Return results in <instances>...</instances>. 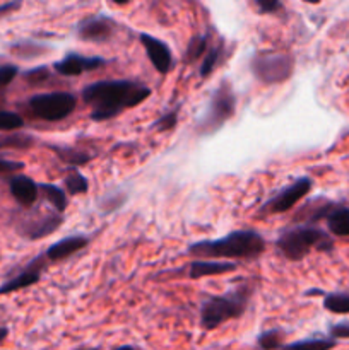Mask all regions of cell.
Here are the masks:
<instances>
[{"instance_id": "1", "label": "cell", "mask_w": 349, "mask_h": 350, "mask_svg": "<svg viewBox=\"0 0 349 350\" xmlns=\"http://www.w3.org/2000/svg\"><path fill=\"white\" fill-rule=\"evenodd\" d=\"M153 94L149 85L130 79H108L86 85L82 101L91 108L92 122H108L123 111L142 105Z\"/></svg>"}, {"instance_id": "2", "label": "cell", "mask_w": 349, "mask_h": 350, "mask_svg": "<svg viewBox=\"0 0 349 350\" xmlns=\"http://www.w3.org/2000/svg\"><path fill=\"white\" fill-rule=\"evenodd\" d=\"M266 248L267 243L259 231L236 229L222 238L192 243L187 248V253L195 260H257L266 252Z\"/></svg>"}, {"instance_id": "3", "label": "cell", "mask_w": 349, "mask_h": 350, "mask_svg": "<svg viewBox=\"0 0 349 350\" xmlns=\"http://www.w3.org/2000/svg\"><path fill=\"white\" fill-rule=\"evenodd\" d=\"M255 287L250 284H240L235 289L221 294V296H211L202 299L201 310V327L204 330L212 332L224 325L226 321L238 320L246 313L252 301Z\"/></svg>"}, {"instance_id": "4", "label": "cell", "mask_w": 349, "mask_h": 350, "mask_svg": "<svg viewBox=\"0 0 349 350\" xmlns=\"http://www.w3.org/2000/svg\"><path fill=\"white\" fill-rule=\"evenodd\" d=\"M276 248L289 262H301L311 252L331 253L334 238L317 224H294L279 232Z\"/></svg>"}, {"instance_id": "5", "label": "cell", "mask_w": 349, "mask_h": 350, "mask_svg": "<svg viewBox=\"0 0 349 350\" xmlns=\"http://www.w3.org/2000/svg\"><path fill=\"white\" fill-rule=\"evenodd\" d=\"M236 113V94L231 81L222 79L212 92L207 108L195 123V132L198 137H209L219 132L228 120Z\"/></svg>"}, {"instance_id": "6", "label": "cell", "mask_w": 349, "mask_h": 350, "mask_svg": "<svg viewBox=\"0 0 349 350\" xmlns=\"http://www.w3.org/2000/svg\"><path fill=\"white\" fill-rule=\"evenodd\" d=\"M250 70L262 84H283L293 75L294 58L284 51H257L250 58Z\"/></svg>"}, {"instance_id": "7", "label": "cell", "mask_w": 349, "mask_h": 350, "mask_svg": "<svg viewBox=\"0 0 349 350\" xmlns=\"http://www.w3.org/2000/svg\"><path fill=\"white\" fill-rule=\"evenodd\" d=\"M27 105L34 116L43 122L53 123L65 120L74 113V109L77 108V98L72 92L65 91L43 92V94L31 96Z\"/></svg>"}, {"instance_id": "8", "label": "cell", "mask_w": 349, "mask_h": 350, "mask_svg": "<svg viewBox=\"0 0 349 350\" xmlns=\"http://www.w3.org/2000/svg\"><path fill=\"white\" fill-rule=\"evenodd\" d=\"M311 188H313V180H311V178H298V180H294L293 183H289L287 187L281 188L276 195L267 198L262 204V207L259 208V215L263 217V215L283 214V212L291 211L298 202L303 200V198L310 193Z\"/></svg>"}, {"instance_id": "9", "label": "cell", "mask_w": 349, "mask_h": 350, "mask_svg": "<svg viewBox=\"0 0 349 350\" xmlns=\"http://www.w3.org/2000/svg\"><path fill=\"white\" fill-rule=\"evenodd\" d=\"M64 215L57 214V212H47V214L33 212V214H27L21 219L19 224L16 226V231L26 239L38 241V239L48 238L50 234H53L64 224Z\"/></svg>"}, {"instance_id": "10", "label": "cell", "mask_w": 349, "mask_h": 350, "mask_svg": "<svg viewBox=\"0 0 349 350\" xmlns=\"http://www.w3.org/2000/svg\"><path fill=\"white\" fill-rule=\"evenodd\" d=\"M116 31H118V24L106 14H94V16L86 17L75 27V34L86 43H108L115 38Z\"/></svg>"}, {"instance_id": "11", "label": "cell", "mask_w": 349, "mask_h": 350, "mask_svg": "<svg viewBox=\"0 0 349 350\" xmlns=\"http://www.w3.org/2000/svg\"><path fill=\"white\" fill-rule=\"evenodd\" d=\"M47 267L48 262L47 258H44L43 253L34 256L17 275H14L12 279H9L7 282H3L2 286H0V296L17 293V291L27 289V287L38 284L41 280V277H43V272L47 270Z\"/></svg>"}, {"instance_id": "12", "label": "cell", "mask_w": 349, "mask_h": 350, "mask_svg": "<svg viewBox=\"0 0 349 350\" xmlns=\"http://www.w3.org/2000/svg\"><path fill=\"white\" fill-rule=\"evenodd\" d=\"M108 62L101 57H86L81 53H67L62 60L55 62L53 70L58 75L64 77H77V75L86 74V72L98 70V68L105 67Z\"/></svg>"}, {"instance_id": "13", "label": "cell", "mask_w": 349, "mask_h": 350, "mask_svg": "<svg viewBox=\"0 0 349 350\" xmlns=\"http://www.w3.org/2000/svg\"><path fill=\"white\" fill-rule=\"evenodd\" d=\"M139 40L140 44L144 46V50H146V55L151 60V64H153V67L156 68L161 75L170 74V70L173 68L174 64L171 48L168 46L163 40L153 36V34L140 33Z\"/></svg>"}, {"instance_id": "14", "label": "cell", "mask_w": 349, "mask_h": 350, "mask_svg": "<svg viewBox=\"0 0 349 350\" xmlns=\"http://www.w3.org/2000/svg\"><path fill=\"white\" fill-rule=\"evenodd\" d=\"M89 243H91V238L84 234H72L67 236V238H62L58 241H55L53 245L48 246L43 252L44 258H47L48 265L50 263H58L62 260L70 258L75 253L82 252L84 248H88Z\"/></svg>"}, {"instance_id": "15", "label": "cell", "mask_w": 349, "mask_h": 350, "mask_svg": "<svg viewBox=\"0 0 349 350\" xmlns=\"http://www.w3.org/2000/svg\"><path fill=\"white\" fill-rule=\"evenodd\" d=\"M9 190L14 200L23 207H33L40 195V185L26 174H16L9 180Z\"/></svg>"}, {"instance_id": "16", "label": "cell", "mask_w": 349, "mask_h": 350, "mask_svg": "<svg viewBox=\"0 0 349 350\" xmlns=\"http://www.w3.org/2000/svg\"><path fill=\"white\" fill-rule=\"evenodd\" d=\"M238 265L233 262H219V260H192L188 265V279L198 280L205 277L224 275L235 272Z\"/></svg>"}, {"instance_id": "17", "label": "cell", "mask_w": 349, "mask_h": 350, "mask_svg": "<svg viewBox=\"0 0 349 350\" xmlns=\"http://www.w3.org/2000/svg\"><path fill=\"white\" fill-rule=\"evenodd\" d=\"M325 224L332 238H349V207L335 204L325 217Z\"/></svg>"}, {"instance_id": "18", "label": "cell", "mask_w": 349, "mask_h": 350, "mask_svg": "<svg viewBox=\"0 0 349 350\" xmlns=\"http://www.w3.org/2000/svg\"><path fill=\"white\" fill-rule=\"evenodd\" d=\"M224 53H226L224 40H222V38L212 40L211 44H209L207 53H205L204 58H202L201 68H198V75H201V79L211 77L212 72H214L216 68L219 67V64L224 60V57H226Z\"/></svg>"}, {"instance_id": "19", "label": "cell", "mask_w": 349, "mask_h": 350, "mask_svg": "<svg viewBox=\"0 0 349 350\" xmlns=\"http://www.w3.org/2000/svg\"><path fill=\"white\" fill-rule=\"evenodd\" d=\"M50 149L53 150L55 156H57L62 163L70 166V170L86 166V164L92 159L91 154L84 152V150L72 149V147H67V146H51Z\"/></svg>"}, {"instance_id": "20", "label": "cell", "mask_w": 349, "mask_h": 350, "mask_svg": "<svg viewBox=\"0 0 349 350\" xmlns=\"http://www.w3.org/2000/svg\"><path fill=\"white\" fill-rule=\"evenodd\" d=\"M212 41L211 31L204 34H197V36L192 38L187 44V50L183 53V62L185 64H195L197 60L204 58V55L207 53L209 44Z\"/></svg>"}, {"instance_id": "21", "label": "cell", "mask_w": 349, "mask_h": 350, "mask_svg": "<svg viewBox=\"0 0 349 350\" xmlns=\"http://www.w3.org/2000/svg\"><path fill=\"white\" fill-rule=\"evenodd\" d=\"M40 193H43L44 200L53 207L57 214H64L68 207V195L67 191L62 190L60 187L51 183H40Z\"/></svg>"}, {"instance_id": "22", "label": "cell", "mask_w": 349, "mask_h": 350, "mask_svg": "<svg viewBox=\"0 0 349 350\" xmlns=\"http://www.w3.org/2000/svg\"><path fill=\"white\" fill-rule=\"evenodd\" d=\"M337 347V340L331 337H311L284 344L281 350H332Z\"/></svg>"}, {"instance_id": "23", "label": "cell", "mask_w": 349, "mask_h": 350, "mask_svg": "<svg viewBox=\"0 0 349 350\" xmlns=\"http://www.w3.org/2000/svg\"><path fill=\"white\" fill-rule=\"evenodd\" d=\"M34 146H36V137L31 133L12 132L7 135H0V149L29 150Z\"/></svg>"}, {"instance_id": "24", "label": "cell", "mask_w": 349, "mask_h": 350, "mask_svg": "<svg viewBox=\"0 0 349 350\" xmlns=\"http://www.w3.org/2000/svg\"><path fill=\"white\" fill-rule=\"evenodd\" d=\"M64 183L67 195H86L89 190L88 178L82 173H79V170L68 171L64 178Z\"/></svg>"}, {"instance_id": "25", "label": "cell", "mask_w": 349, "mask_h": 350, "mask_svg": "<svg viewBox=\"0 0 349 350\" xmlns=\"http://www.w3.org/2000/svg\"><path fill=\"white\" fill-rule=\"evenodd\" d=\"M324 308L334 314H349V293L325 294Z\"/></svg>"}, {"instance_id": "26", "label": "cell", "mask_w": 349, "mask_h": 350, "mask_svg": "<svg viewBox=\"0 0 349 350\" xmlns=\"http://www.w3.org/2000/svg\"><path fill=\"white\" fill-rule=\"evenodd\" d=\"M284 334L279 328H270V330L262 332V334L257 337V345L262 350H281L284 345Z\"/></svg>"}, {"instance_id": "27", "label": "cell", "mask_w": 349, "mask_h": 350, "mask_svg": "<svg viewBox=\"0 0 349 350\" xmlns=\"http://www.w3.org/2000/svg\"><path fill=\"white\" fill-rule=\"evenodd\" d=\"M178 118H180V105H177L174 108H171L170 111L163 113V115H161L159 118L153 123V126H151V129L156 130V132H163V133L171 132V130L177 126Z\"/></svg>"}, {"instance_id": "28", "label": "cell", "mask_w": 349, "mask_h": 350, "mask_svg": "<svg viewBox=\"0 0 349 350\" xmlns=\"http://www.w3.org/2000/svg\"><path fill=\"white\" fill-rule=\"evenodd\" d=\"M24 125L23 116L14 111H0V132H16Z\"/></svg>"}, {"instance_id": "29", "label": "cell", "mask_w": 349, "mask_h": 350, "mask_svg": "<svg viewBox=\"0 0 349 350\" xmlns=\"http://www.w3.org/2000/svg\"><path fill=\"white\" fill-rule=\"evenodd\" d=\"M24 167H26V164L21 163V161H10V159H2V157H0V178L16 176V174H19Z\"/></svg>"}, {"instance_id": "30", "label": "cell", "mask_w": 349, "mask_h": 350, "mask_svg": "<svg viewBox=\"0 0 349 350\" xmlns=\"http://www.w3.org/2000/svg\"><path fill=\"white\" fill-rule=\"evenodd\" d=\"M328 337L334 340H349V320L339 321L328 327Z\"/></svg>"}, {"instance_id": "31", "label": "cell", "mask_w": 349, "mask_h": 350, "mask_svg": "<svg viewBox=\"0 0 349 350\" xmlns=\"http://www.w3.org/2000/svg\"><path fill=\"white\" fill-rule=\"evenodd\" d=\"M50 77V68L48 67H36L31 68V70L24 72V79L29 81L31 84H38V82H43Z\"/></svg>"}, {"instance_id": "32", "label": "cell", "mask_w": 349, "mask_h": 350, "mask_svg": "<svg viewBox=\"0 0 349 350\" xmlns=\"http://www.w3.org/2000/svg\"><path fill=\"white\" fill-rule=\"evenodd\" d=\"M255 7L260 14H276L284 7L279 0H255Z\"/></svg>"}, {"instance_id": "33", "label": "cell", "mask_w": 349, "mask_h": 350, "mask_svg": "<svg viewBox=\"0 0 349 350\" xmlns=\"http://www.w3.org/2000/svg\"><path fill=\"white\" fill-rule=\"evenodd\" d=\"M19 74V68L16 65H2L0 67V89L7 88Z\"/></svg>"}, {"instance_id": "34", "label": "cell", "mask_w": 349, "mask_h": 350, "mask_svg": "<svg viewBox=\"0 0 349 350\" xmlns=\"http://www.w3.org/2000/svg\"><path fill=\"white\" fill-rule=\"evenodd\" d=\"M125 200H127V195H122V197H120V195H116L115 198L108 197L105 202H103L101 207L106 208L105 212L108 214V212H113V211H116L118 207H122V205L125 204Z\"/></svg>"}, {"instance_id": "35", "label": "cell", "mask_w": 349, "mask_h": 350, "mask_svg": "<svg viewBox=\"0 0 349 350\" xmlns=\"http://www.w3.org/2000/svg\"><path fill=\"white\" fill-rule=\"evenodd\" d=\"M23 7V2H5L0 5V17L2 16H7V14L14 12V10L21 9Z\"/></svg>"}, {"instance_id": "36", "label": "cell", "mask_w": 349, "mask_h": 350, "mask_svg": "<svg viewBox=\"0 0 349 350\" xmlns=\"http://www.w3.org/2000/svg\"><path fill=\"white\" fill-rule=\"evenodd\" d=\"M305 296H325V293L320 289H310L305 293Z\"/></svg>"}, {"instance_id": "37", "label": "cell", "mask_w": 349, "mask_h": 350, "mask_svg": "<svg viewBox=\"0 0 349 350\" xmlns=\"http://www.w3.org/2000/svg\"><path fill=\"white\" fill-rule=\"evenodd\" d=\"M9 337V328L7 327H0V344H2L5 338Z\"/></svg>"}, {"instance_id": "38", "label": "cell", "mask_w": 349, "mask_h": 350, "mask_svg": "<svg viewBox=\"0 0 349 350\" xmlns=\"http://www.w3.org/2000/svg\"><path fill=\"white\" fill-rule=\"evenodd\" d=\"M115 350H137V349L132 347V345H120V347H116Z\"/></svg>"}]
</instances>
